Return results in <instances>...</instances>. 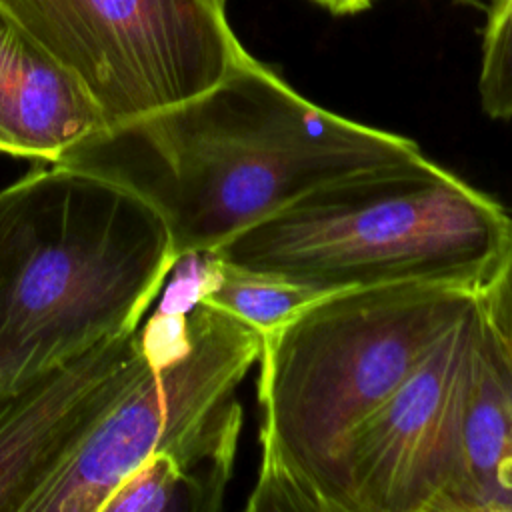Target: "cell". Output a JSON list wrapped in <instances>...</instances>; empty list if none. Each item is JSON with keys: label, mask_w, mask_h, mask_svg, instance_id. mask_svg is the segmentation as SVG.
Here are the masks:
<instances>
[{"label": "cell", "mask_w": 512, "mask_h": 512, "mask_svg": "<svg viewBox=\"0 0 512 512\" xmlns=\"http://www.w3.org/2000/svg\"><path fill=\"white\" fill-rule=\"evenodd\" d=\"M420 154L406 136L314 104L248 52L210 90L104 128L56 164L146 200L180 262L214 252L318 186Z\"/></svg>", "instance_id": "obj_1"}, {"label": "cell", "mask_w": 512, "mask_h": 512, "mask_svg": "<svg viewBox=\"0 0 512 512\" xmlns=\"http://www.w3.org/2000/svg\"><path fill=\"white\" fill-rule=\"evenodd\" d=\"M178 258L132 190L64 164L0 190V394L140 328Z\"/></svg>", "instance_id": "obj_2"}, {"label": "cell", "mask_w": 512, "mask_h": 512, "mask_svg": "<svg viewBox=\"0 0 512 512\" xmlns=\"http://www.w3.org/2000/svg\"><path fill=\"white\" fill-rule=\"evenodd\" d=\"M478 292L400 284L326 294L262 336L260 466L250 512H342L336 464Z\"/></svg>", "instance_id": "obj_3"}, {"label": "cell", "mask_w": 512, "mask_h": 512, "mask_svg": "<svg viewBox=\"0 0 512 512\" xmlns=\"http://www.w3.org/2000/svg\"><path fill=\"white\" fill-rule=\"evenodd\" d=\"M510 230L498 202L420 154L318 186L212 254L320 294L400 284L478 292Z\"/></svg>", "instance_id": "obj_4"}, {"label": "cell", "mask_w": 512, "mask_h": 512, "mask_svg": "<svg viewBox=\"0 0 512 512\" xmlns=\"http://www.w3.org/2000/svg\"><path fill=\"white\" fill-rule=\"evenodd\" d=\"M140 334L150 352L146 372L26 512H102L116 486L144 460L182 454L242 414L234 392L258 362V330L192 300L182 308L164 306Z\"/></svg>", "instance_id": "obj_5"}, {"label": "cell", "mask_w": 512, "mask_h": 512, "mask_svg": "<svg viewBox=\"0 0 512 512\" xmlns=\"http://www.w3.org/2000/svg\"><path fill=\"white\" fill-rule=\"evenodd\" d=\"M86 88L106 128L182 104L246 54L226 0H0Z\"/></svg>", "instance_id": "obj_6"}, {"label": "cell", "mask_w": 512, "mask_h": 512, "mask_svg": "<svg viewBox=\"0 0 512 512\" xmlns=\"http://www.w3.org/2000/svg\"><path fill=\"white\" fill-rule=\"evenodd\" d=\"M482 324L476 298L416 370L350 432L336 464L342 512H438L458 466Z\"/></svg>", "instance_id": "obj_7"}, {"label": "cell", "mask_w": 512, "mask_h": 512, "mask_svg": "<svg viewBox=\"0 0 512 512\" xmlns=\"http://www.w3.org/2000/svg\"><path fill=\"white\" fill-rule=\"evenodd\" d=\"M148 364L138 328L0 394V512H26Z\"/></svg>", "instance_id": "obj_8"}, {"label": "cell", "mask_w": 512, "mask_h": 512, "mask_svg": "<svg viewBox=\"0 0 512 512\" xmlns=\"http://www.w3.org/2000/svg\"><path fill=\"white\" fill-rule=\"evenodd\" d=\"M104 128L80 80L0 6V152L56 164Z\"/></svg>", "instance_id": "obj_9"}, {"label": "cell", "mask_w": 512, "mask_h": 512, "mask_svg": "<svg viewBox=\"0 0 512 512\" xmlns=\"http://www.w3.org/2000/svg\"><path fill=\"white\" fill-rule=\"evenodd\" d=\"M438 512H512V354L486 316L464 410L458 466Z\"/></svg>", "instance_id": "obj_10"}, {"label": "cell", "mask_w": 512, "mask_h": 512, "mask_svg": "<svg viewBox=\"0 0 512 512\" xmlns=\"http://www.w3.org/2000/svg\"><path fill=\"white\" fill-rule=\"evenodd\" d=\"M194 274L190 278L192 300L212 304L262 336L288 322L302 308L326 296L310 288L254 272L216 254L188 256Z\"/></svg>", "instance_id": "obj_11"}, {"label": "cell", "mask_w": 512, "mask_h": 512, "mask_svg": "<svg viewBox=\"0 0 512 512\" xmlns=\"http://www.w3.org/2000/svg\"><path fill=\"white\" fill-rule=\"evenodd\" d=\"M478 94L490 118H512V0H490L486 6Z\"/></svg>", "instance_id": "obj_12"}, {"label": "cell", "mask_w": 512, "mask_h": 512, "mask_svg": "<svg viewBox=\"0 0 512 512\" xmlns=\"http://www.w3.org/2000/svg\"><path fill=\"white\" fill-rule=\"evenodd\" d=\"M478 298L490 328L512 354V230L490 278L478 290Z\"/></svg>", "instance_id": "obj_13"}, {"label": "cell", "mask_w": 512, "mask_h": 512, "mask_svg": "<svg viewBox=\"0 0 512 512\" xmlns=\"http://www.w3.org/2000/svg\"><path fill=\"white\" fill-rule=\"evenodd\" d=\"M310 2L328 10L334 16H354L370 10L376 0H310Z\"/></svg>", "instance_id": "obj_14"}, {"label": "cell", "mask_w": 512, "mask_h": 512, "mask_svg": "<svg viewBox=\"0 0 512 512\" xmlns=\"http://www.w3.org/2000/svg\"><path fill=\"white\" fill-rule=\"evenodd\" d=\"M452 2H458V4H464V6H472V8H482L486 10L488 2L490 0H452Z\"/></svg>", "instance_id": "obj_15"}]
</instances>
